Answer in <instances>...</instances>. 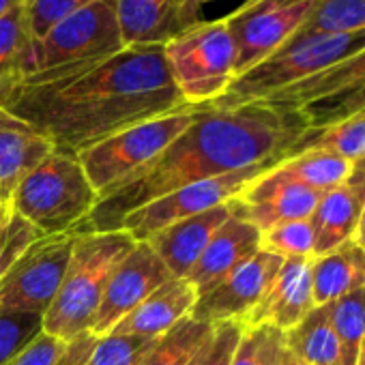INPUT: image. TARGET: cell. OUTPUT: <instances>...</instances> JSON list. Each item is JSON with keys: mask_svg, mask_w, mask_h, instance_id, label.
<instances>
[{"mask_svg": "<svg viewBox=\"0 0 365 365\" xmlns=\"http://www.w3.org/2000/svg\"><path fill=\"white\" fill-rule=\"evenodd\" d=\"M307 131L301 110L262 99L235 108L198 106L196 120L157 159L99 198L80 232L120 230L131 211L190 182L282 161Z\"/></svg>", "mask_w": 365, "mask_h": 365, "instance_id": "cell-1", "label": "cell"}, {"mask_svg": "<svg viewBox=\"0 0 365 365\" xmlns=\"http://www.w3.org/2000/svg\"><path fill=\"white\" fill-rule=\"evenodd\" d=\"M58 153L80 155L144 120L190 108L172 82L163 46L125 48L58 84L18 91L5 106Z\"/></svg>", "mask_w": 365, "mask_h": 365, "instance_id": "cell-2", "label": "cell"}, {"mask_svg": "<svg viewBox=\"0 0 365 365\" xmlns=\"http://www.w3.org/2000/svg\"><path fill=\"white\" fill-rule=\"evenodd\" d=\"M120 50L125 46L116 22V0H95L29 43L18 91L73 80Z\"/></svg>", "mask_w": 365, "mask_h": 365, "instance_id": "cell-3", "label": "cell"}, {"mask_svg": "<svg viewBox=\"0 0 365 365\" xmlns=\"http://www.w3.org/2000/svg\"><path fill=\"white\" fill-rule=\"evenodd\" d=\"M133 245L125 230L76 232L63 284L43 316V331L63 341L88 333L110 275Z\"/></svg>", "mask_w": 365, "mask_h": 365, "instance_id": "cell-4", "label": "cell"}, {"mask_svg": "<svg viewBox=\"0 0 365 365\" xmlns=\"http://www.w3.org/2000/svg\"><path fill=\"white\" fill-rule=\"evenodd\" d=\"M99 202L76 155L52 150L33 168L11 196V211L35 226L43 237L80 232Z\"/></svg>", "mask_w": 365, "mask_h": 365, "instance_id": "cell-5", "label": "cell"}, {"mask_svg": "<svg viewBox=\"0 0 365 365\" xmlns=\"http://www.w3.org/2000/svg\"><path fill=\"white\" fill-rule=\"evenodd\" d=\"M365 48V31L324 35V33H297L277 52L237 76L228 91L211 101L213 108H235L250 101L267 99L297 82H303L354 52Z\"/></svg>", "mask_w": 365, "mask_h": 365, "instance_id": "cell-6", "label": "cell"}, {"mask_svg": "<svg viewBox=\"0 0 365 365\" xmlns=\"http://www.w3.org/2000/svg\"><path fill=\"white\" fill-rule=\"evenodd\" d=\"M168 71L190 106L220 99L237 78V46L224 18L200 20L163 46Z\"/></svg>", "mask_w": 365, "mask_h": 365, "instance_id": "cell-7", "label": "cell"}, {"mask_svg": "<svg viewBox=\"0 0 365 365\" xmlns=\"http://www.w3.org/2000/svg\"><path fill=\"white\" fill-rule=\"evenodd\" d=\"M198 116V106L182 108L125 131L110 135L108 140L82 150L78 155L88 180L99 198L118 187L131 174L157 159Z\"/></svg>", "mask_w": 365, "mask_h": 365, "instance_id": "cell-8", "label": "cell"}, {"mask_svg": "<svg viewBox=\"0 0 365 365\" xmlns=\"http://www.w3.org/2000/svg\"><path fill=\"white\" fill-rule=\"evenodd\" d=\"M279 161H264L232 174L190 182L185 187H178L153 202H146L144 207L131 211L123 224L120 230L129 232L135 243L148 241L155 232L194 215H200L205 211L217 209L232 198H237L254 178L277 165Z\"/></svg>", "mask_w": 365, "mask_h": 365, "instance_id": "cell-9", "label": "cell"}, {"mask_svg": "<svg viewBox=\"0 0 365 365\" xmlns=\"http://www.w3.org/2000/svg\"><path fill=\"white\" fill-rule=\"evenodd\" d=\"M76 232L35 241L0 279V312L46 316L63 284Z\"/></svg>", "mask_w": 365, "mask_h": 365, "instance_id": "cell-10", "label": "cell"}, {"mask_svg": "<svg viewBox=\"0 0 365 365\" xmlns=\"http://www.w3.org/2000/svg\"><path fill=\"white\" fill-rule=\"evenodd\" d=\"M316 0H245L224 20L237 46V76L250 71L288 39L307 20Z\"/></svg>", "mask_w": 365, "mask_h": 365, "instance_id": "cell-11", "label": "cell"}, {"mask_svg": "<svg viewBox=\"0 0 365 365\" xmlns=\"http://www.w3.org/2000/svg\"><path fill=\"white\" fill-rule=\"evenodd\" d=\"M170 277V271L155 254V250L146 241L135 243L133 250L120 260V264L110 275L88 333H93L95 337L112 333V329L129 312H133Z\"/></svg>", "mask_w": 365, "mask_h": 365, "instance_id": "cell-12", "label": "cell"}, {"mask_svg": "<svg viewBox=\"0 0 365 365\" xmlns=\"http://www.w3.org/2000/svg\"><path fill=\"white\" fill-rule=\"evenodd\" d=\"M282 264L284 258L269 254L264 250L256 252L220 286L198 297L192 318L209 324L222 320H243L264 297Z\"/></svg>", "mask_w": 365, "mask_h": 365, "instance_id": "cell-13", "label": "cell"}, {"mask_svg": "<svg viewBox=\"0 0 365 365\" xmlns=\"http://www.w3.org/2000/svg\"><path fill=\"white\" fill-rule=\"evenodd\" d=\"M267 172L254 178L237 198L228 202L230 213L250 222L260 232L282 222L312 217L322 194L299 182L277 180Z\"/></svg>", "mask_w": 365, "mask_h": 365, "instance_id": "cell-14", "label": "cell"}, {"mask_svg": "<svg viewBox=\"0 0 365 365\" xmlns=\"http://www.w3.org/2000/svg\"><path fill=\"white\" fill-rule=\"evenodd\" d=\"M309 264L312 258H286L275 279L267 288L264 297L243 318V324L245 327L269 324L279 331H288L297 322H301L316 307Z\"/></svg>", "mask_w": 365, "mask_h": 365, "instance_id": "cell-15", "label": "cell"}, {"mask_svg": "<svg viewBox=\"0 0 365 365\" xmlns=\"http://www.w3.org/2000/svg\"><path fill=\"white\" fill-rule=\"evenodd\" d=\"M363 205H365V168L361 161H354L350 174L339 185L327 190L320 196L312 213V224L316 235L314 258L354 239Z\"/></svg>", "mask_w": 365, "mask_h": 365, "instance_id": "cell-16", "label": "cell"}, {"mask_svg": "<svg viewBox=\"0 0 365 365\" xmlns=\"http://www.w3.org/2000/svg\"><path fill=\"white\" fill-rule=\"evenodd\" d=\"M260 239L262 232L256 226L230 213V217L211 237L202 256L187 275V279L198 290V297L211 292L256 252H260Z\"/></svg>", "mask_w": 365, "mask_h": 365, "instance_id": "cell-17", "label": "cell"}, {"mask_svg": "<svg viewBox=\"0 0 365 365\" xmlns=\"http://www.w3.org/2000/svg\"><path fill=\"white\" fill-rule=\"evenodd\" d=\"M230 217L228 202L205 211L200 215L180 220L159 232H155L146 243L155 250L161 258L165 269L172 277H187L198 258L202 256L205 247L209 245L211 237L220 230V226Z\"/></svg>", "mask_w": 365, "mask_h": 365, "instance_id": "cell-18", "label": "cell"}, {"mask_svg": "<svg viewBox=\"0 0 365 365\" xmlns=\"http://www.w3.org/2000/svg\"><path fill=\"white\" fill-rule=\"evenodd\" d=\"M123 46H165L192 26L185 0H116Z\"/></svg>", "mask_w": 365, "mask_h": 365, "instance_id": "cell-19", "label": "cell"}, {"mask_svg": "<svg viewBox=\"0 0 365 365\" xmlns=\"http://www.w3.org/2000/svg\"><path fill=\"white\" fill-rule=\"evenodd\" d=\"M198 290L187 277H170L153 294H148L133 312H129L114 329L116 335L159 337L176 322L192 316Z\"/></svg>", "mask_w": 365, "mask_h": 365, "instance_id": "cell-20", "label": "cell"}, {"mask_svg": "<svg viewBox=\"0 0 365 365\" xmlns=\"http://www.w3.org/2000/svg\"><path fill=\"white\" fill-rule=\"evenodd\" d=\"M54 146L24 118L0 106V202H9L20 180L37 168Z\"/></svg>", "mask_w": 365, "mask_h": 365, "instance_id": "cell-21", "label": "cell"}, {"mask_svg": "<svg viewBox=\"0 0 365 365\" xmlns=\"http://www.w3.org/2000/svg\"><path fill=\"white\" fill-rule=\"evenodd\" d=\"M309 275L314 303H333L335 299L365 286V252L354 239H350L335 250L312 258Z\"/></svg>", "mask_w": 365, "mask_h": 365, "instance_id": "cell-22", "label": "cell"}, {"mask_svg": "<svg viewBox=\"0 0 365 365\" xmlns=\"http://www.w3.org/2000/svg\"><path fill=\"white\" fill-rule=\"evenodd\" d=\"M365 80V48L354 52L352 56L344 58L341 63L303 80L297 82L262 101H271L284 108H292V110H301L303 106L318 101L322 97H329L333 93L352 88L356 84H361Z\"/></svg>", "mask_w": 365, "mask_h": 365, "instance_id": "cell-23", "label": "cell"}, {"mask_svg": "<svg viewBox=\"0 0 365 365\" xmlns=\"http://www.w3.org/2000/svg\"><path fill=\"white\" fill-rule=\"evenodd\" d=\"M284 346L303 365H341V350L327 305H316L301 322L284 331Z\"/></svg>", "mask_w": 365, "mask_h": 365, "instance_id": "cell-24", "label": "cell"}, {"mask_svg": "<svg viewBox=\"0 0 365 365\" xmlns=\"http://www.w3.org/2000/svg\"><path fill=\"white\" fill-rule=\"evenodd\" d=\"M350 170H352V161L339 155L324 153V150H301L297 155L282 159L267 174L277 180L299 182V185L324 194L327 190L339 185L350 174Z\"/></svg>", "mask_w": 365, "mask_h": 365, "instance_id": "cell-25", "label": "cell"}, {"mask_svg": "<svg viewBox=\"0 0 365 365\" xmlns=\"http://www.w3.org/2000/svg\"><path fill=\"white\" fill-rule=\"evenodd\" d=\"M211 333L213 324L200 322L192 316L182 318L170 331L153 339L140 365H192Z\"/></svg>", "mask_w": 365, "mask_h": 365, "instance_id": "cell-26", "label": "cell"}, {"mask_svg": "<svg viewBox=\"0 0 365 365\" xmlns=\"http://www.w3.org/2000/svg\"><path fill=\"white\" fill-rule=\"evenodd\" d=\"M31 43L26 7L20 5L0 20V106L22 82V61Z\"/></svg>", "mask_w": 365, "mask_h": 365, "instance_id": "cell-27", "label": "cell"}, {"mask_svg": "<svg viewBox=\"0 0 365 365\" xmlns=\"http://www.w3.org/2000/svg\"><path fill=\"white\" fill-rule=\"evenodd\" d=\"M327 307L331 327L339 341L341 365H356L365 341V286L327 303Z\"/></svg>", "mask_w": 365, "mask_h": 365, "instance_id": "cell-28", "label": "cell"}, {"mask_svg": "<svg viewBox=\"0 0 365 365\" xmlns=\"http://www.w3.org/2000/svg\"><path fill=\"white\" fill-rule=\"evenodd\" d=\"M301 150H324L339 155L348 161H359L365 157V114L352 116L337 125L324 129H309L290 155Z\"/></svg>", "mask_w": 365, "mask_h": 365, "instance_id": "cell-29", "label": "cell"}, {"mask_svg": "<svg viewBox=\"0 0 365 365\" xmlns=\"http://www.w3.org/2000/svg\"><path fill=\"white\" fill-rule=\"evenodd\" d=\"M365 31V0H316L299 33L344 35Z\"/></svg>", "mask_w": 365, "mask_h": 365, "instance_id": "cell-30", "label": "cell"}, {"mask_svg": "<svg viewBox=\"0 0 365 365\" xmlns=\"http://www.w3.org/2000/svg\"><path fill=\"white\" fill-rule=\"evenodd\" d=\"M309 129H324L348 120L352 116L365 114V80L352 88L333 93L318 101H312L301 108Z\"/></svg>", "mask_w": 365, "mask_h": 365, "instance_id": "cell-31", "label": "cell"}, {"mask_svg": "<svg viewBox=\"0 0 365 365\" xmlns=\"http://www.w3.org/2000/svg\"><path fill=\"white\" fill-rule=\"evenodd\" d=\"M314 224L312 217L290 220L271 226L262 232L260 250L275 254L279 258H314Z\"/></svg>", "mask_w": 365, "mask_h": 365, "instance_id": "cell-32", "label": "cell"}, {"mask_svg": "<svg viewBox=\"0 0 365 365\" xmlns=\"http://www.w3.org/2000/svg\"><path fill=\"white\" fill-rule=\"evenodd\" d=\"M150 344V337L108 333L97 337L86 365H140Z\"/></svg>", "mask_w": 365, "mask_h": 365, "instance_id": "cell-33", "label": "cell"}, {"mask_svg": "<svg viewBox=\"0 0 365 365\" xmlns=\"http://www.w3.org/2000/svg\"><path fill=\"white\" fill-rule=\"evenodd\" d=\"M43 331V316L0 312V365H7Z\"/></svg>", "mask_w": 365, "mask_h": 365, "instance_id": "cell-34", "label": "cell"}, {"mask_svg": "<svg viewBox=\"0 0 365 365\" xmlns=\"http://www.w3.org/2000/svg\"><path fill=\"white\" fill-rule=\"evenodd\" d=\"M91 3H95V0H24L31 41L43 37L54 24Z\"/></svg>", "mask_w": 365, "mask_h": 365, "instance_id": "cell-35", "label": "cell"}, {"mask_svg": "<svg viewBox=\"0 0 365 365\" xmlns=\"http://www.w3.org/2000/svg\"><path fill=\"white\" fill-rule=\"evenodd\" d=\"M245 331L243 320H222L213 324L209 341L202 346L192 365H230L235 350Z\"/></svg>", "mask_w": 365, "mask_h": 365, "instance_id": "cell-36", "label": "cell"}, {"mask_svg": "<svg viewBox=\"0 0 365 365\" xmlns=\"http://www.w3.org/2000/svg\"><path fill=\"white\" fill-rule=\"evenodd\" d=\"M39 239H43V235L35 226H31L24 217L16 213L11 215V220L0 232V279L11 271V267L24 256V252Z\"/></svg>", "mask_w": 365, "mask_h": 365, "instance_id": "cell-37", "label": "cell"}, {"mask_svg": "<svg viewBox=\"0 0 365 365\" xmlns=\"http://www.w3.org/2000/svg\"><path fill=\"white\" fill-rule=\"evenodd\" d=\"M67 350V341L41 331L20 354H16L7 365H56Z\"/></svg>", "mask_w": 365, "mask_h": 365, "instance_id": "cell-38", "label": "cell"}, {"mask_svg": "<svg viewBox=\"0 0 365 365\" xmlns=\"http://www.w3.org/2000/svg\"><path fill=\"white\" fill-rule=\"evenodd\" d=\"M267 329H269L267 324H262V327H245L230 365H260L262 346H264V339H267Z\"/></svg>", "mask_w": 365, "mask_h": 365, "instance_id": "cell-39", "label": "cell"}, {"mask_svg": "<svg viewBox=\"0 0 365 365\" xmlns=\"http://www.w3.org/2000/svg\"><path fill=\"white\" fill-rule=\"evenodd\" d=\"M288 363H290V352L284 346V331H279L275 327H269L267 329V339H264V346H262L260 365H288Z\"/></svg>", "mask_w": 365, "mask_h": 365, "instance_id": "cell-40", "label": "cell"}, {"mask_svg": "<svg viewBox=\"0 0 365 365\" xmlns=\"http://www.w3.org/2000/svg\"><path fill=\"white\" fill-rule=\"evenodd\" d=\"M95 341H97V337L93 333H82V335L73 337L71 341H67V350L56 365H86Z\"/></svg>", "mask_w": 365, "mask_h": 365, "instance_id": "cell-41", "label": "cell"}, {"mask_svg": "<svg viewBox=\"0 0 365 365\" xmlns=\"http://www.w3.org/2000/svg\"><path fill=\"white\" fill-rule=\"evenodd\" d=\"M211 3H215V0H185V11H187L190 22H192V24L200 22V20H202V18H200L202 9H205L207 5H211Z\"/></svg>", "mask_w": 365, "mask_h": 365, "instance_id": "cell-42", "label": "cell"}, {"mask_svg": "<svg viewBox=\"0 0 365 365\" xmlns=\"http://www.w3.org/2000/svg\"><path fill=\"white\" fill-rule=\"evenodd\" d=\"M354 241L363 247L365 252V205H363V211H361V220H359V226H356V232H354Z\"/></svg>", "mask_w": 365, "mask_h": 365, "instance_id": "cell-43", "label": "cell"}, {"mask_svg": "<svg viewBox=\"0 0 365 365\" xmlns=\"http://www.w3.org/2000/svg\"><path fill=\"white\" fill-rule=\"evenodd\" d=\"M20 5H24V0H0V20H3L7 14H11Z\"/></svg>", "mask_w": 365, "mask_h": 365, "instance_id": "cell-44", "label": "cell"}, {"mask_svg": "<svg viewBox=\"0 0 365 365\" xmlns=\"http://www.w3.org/2000/svg\"><path fill=\"white\" fill-rule=\"evenodd\" d=\"M14 211H11V205L9 202H0V228H3L9 220H11Z\"/></svg>", "mask_w": 365, "mask_h": 365, "instance_id": "cell-45", "label": "cell"}, {"mask_svg": "<svg viewBox=\"0 0 365 365\" xmlns=\"http://www.w3.org/2000/svg\"><path fill=\"white\" fill-rule=\"evenodd\" d=\"M356 365H365V341H363V348H361V352H359Z\"/></svg>", "mask_w": 365, "mask_h": 365, "instance_id": "cell-46", "label": "cell"}, {"mask_svg": "<svg viewBox=\"0 0 365 365\" xmlns=\"http://www.w3.org/2000/svg\"><path fill=\"white\" fill-rule=\"evenodd\" d=\"M288 365H303V363H299V361H297V359H294V356L290 354V363H288Z\"/></svg>", "mask_w": 365, "mask_h": 365, "instance_id": "cell-47", "label": "cell"}, {"mask_svg": "<svg viewBox=\"0 0 365 365\" xmlns=\"http://www.w3.org/2000/svg\"><path fill=\"white\" fill-rule=\"evenodd\" d=\"M359 161H361V163H363V168H365V157H363V159H359Z\"/></svg>", "mask_w": 365, "mask_h": 365, "instance_id": "cell-48", "label": "cell"}, {"mask_svg": "<svg viewBox=\"0 0 365 365\" xmlns=\"http://www.w3.org/2000/svg\"><path fill=\"white\" fill-rule=\"evenodd\" d=\"M3 228H5V226H3ZM3 228H0V232H3Z\"/></svg>", "mask_w": 365, "mask_h": 365, "instance_id": "cell-49", "label": "cell"}]
</instances>
